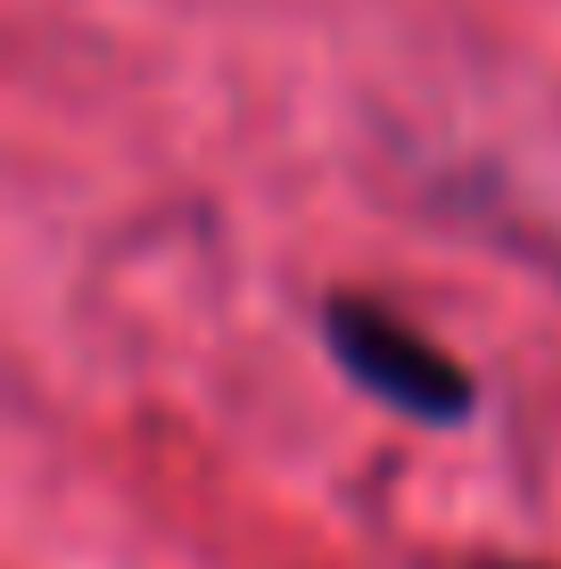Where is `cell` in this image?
<instances>
[{"mask_svg": "<svg viewBox=\"0 0 561 569\" xmlns=\"http://www.w3.org/2000/svg\"><path fill=\"white\" fill-rule=\"evenodd\" d=\"M314 339H322V356L339 363V380L355 388V397L389 405L397 421L462 429L479 413V371L462 356H447L430 330L404 322L372 289H322L314 298Z\"/></svg>", "mask_w": 561, "mask_h": 569, "instance_id": "6da1fadb", "label": "cell"}, {"mask_svg": "<svg viewBox=\"0 0 561 569\" xmlns=\"http://www.w3.org/2000/svg\"><path fill=\"white\" fill-rule=\"evenodd\" d=\"M462 569H545V561H504L495 553V561H462Z\"/></svg>", "mask_w": 561, "mask_h": 569, "instance_id": "7a4b0ae2", "label": "cell"}]
</instances>
